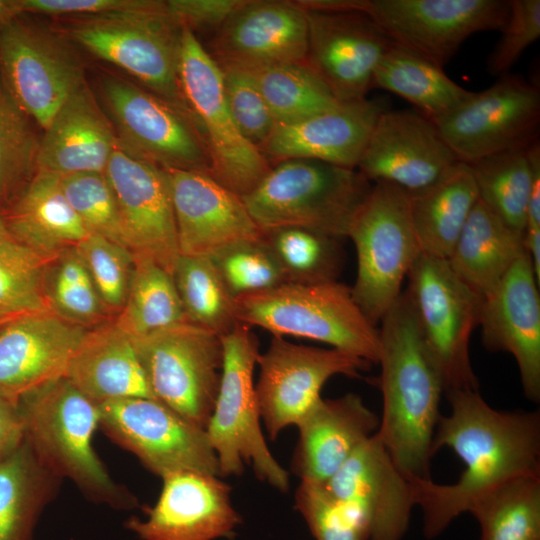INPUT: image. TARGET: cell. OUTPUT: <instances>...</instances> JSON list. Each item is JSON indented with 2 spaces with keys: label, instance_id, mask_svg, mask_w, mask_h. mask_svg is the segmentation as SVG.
<instances>
[{
  "label": "cell",
  "instance_id": "1",
  "mask_svg": "<svg viewBox=\"0 0 540 540\" xmlns=\"http://www.w3.org/2000/svg\"><path fill=\"white\" fill-rule=\"evenodd\" d=\"M451 410L440 416L432 442L433 455L451 449L464 469L455 483L413 477L423 535L434 539L489 490L514 478L540 474V413L499 411L478 390L445 393Z\"/></svg>",
  "mask_w": 540,
  "mask_h": 540
},
{
  "label": "cell",
  "instance_id": "2",
  "mask_svg": "<svg viewBox=\"0 0 540 540\" xmlns=\"http://www.w3.org/2000/svg\"><path fill=\"white\" fill-rule=\"evenodd\" d=\"M380 323L382 413L376 434L402 471L429 479L443 381L405 292Z\"/></svg>",
  "mask_w": 540,
  "mask_h": 540
},
{
  "label": "cell",
  "instance_id": "3",
  "mask_svg": "<svg viewBox=\"0 0 540 540\" xmlns=\"http://www.w3.org/2000/svg\"><path fill=\"white\" fill-rule=\"evenodd\" d=\"M18 405L24 439L45 467L71 480L94 502L118 510L139 506L135 496L112 479L94 450L98 405L67 378L28 394Z\"/></svg>",
  "mask_w": 540,
  "mask_h": 540
},
{
  "label": "cell",
  "instance_id": "4",
  "mask_svg": "<svg viewBox=\"0 0 540 540\" xmlns=\"http://www.w3.org/2000/svg\"><path fill=\"white\" fill-rule=\"evenodd\" d=\"M371 189L357 168L296 158L273 164L242 199L261 231L294 226L341 240Z\"/></svg>",
  "mask_w": 540,
  "mask_h": 540
},
{
  "label": "cell",
  "instance_id": "5",
  "mask_svg": "<svg viewBox=\"0 0 540 540\" xmlns=\"http://www.w3.org/2000/svg\"><path fill=\"white\" fill-rule=\"evenodd\" d=\"M239 323L273 336H293L328 344L377 363L379 328L355 302L351 288L338 281L298 284L235 298Z\"/></svg>",
  "mask_w": 540,
  "mask_h": 540
},
{
  "label": "cell",
  "instance_id": "6",
  "mask_svg": "<svg viewBox=\"0 0 540 540\" xmlns=\"http://www.w3.org/2000/svg\"><path fill=\"white\" fill-rule=\"evenodd\" d=\"M223 365L218 393L205 431L218 462L219 476L240 475L251 465L257 478L285 492L288 472L271 453L261 428L254 383L259 344L239 323L221 337Z\"/></svg>",
  "mask_w": 540,
  "mask_h": 540
},
{
  "label": "cell",
  "instance_id": "7",
  "mask_svg": "<svg viewBox=\"0 0 540 540\" xmlns=\"http://www.w3.org/2000/svg\"><path fill=\"white\" fill-rule=\"evenodd\" d=\"M76 20L69 27L75 42L125 70L192 119L179 82L182 27L168 12L166 1L151 0L139 10Z\"/></svg>",
  "mask_w": 540,
  "mask_h": 540
},
{
  "label": "cell",
  "instance_id": "8",
  "mask_svg": "<svg viewBox=\"0 0 540 540\" xmlns=\"http://www.w3.org/2000/svg\"><path fill=\"white\" fill-rule=\"evenodd\" d=\"M357 256L352 296L376 326L401 296L404 279L421 253L409 194L377 182L354 217L348 236Z\"/></svg>",
  "mask_w": 540,
  "mask_h": 540
},
{
  "label": "cell",
  "instance_id": "9",
  "mask_svg": "<svg viewBox=\"0 0 540 540\" xmlns=\"http://www.w3.org/2000/svg\"><path fill=\"white\" fill-rule=\"evenodd\" d=\"M405 291L425 344L440 372L444 393L478 390L469 343L479 324L482 297L451 269L447 259L421 252Z\"/></svg>",
  "mask_w": 540,
  "mask_h": 540
},
{
  "label": "cell",
  "instance_id": "10",
  "mask_svg": "<svg viewBox=\"0 0 540 540\" xmlns=\"http://www.w3.org/2000/svg\"><path fill=\"white\" fill-rule=\"evenodd\" d=\"M131 338L154 398L205 429L221 379V337L186 320Z\"/></svg>",
  "mask_w": 540,
  "mask_h": 540
},
{
  "label": "cell",
  "instance_id": "11",
  "mask_svg": "<svg viewBox=\"0 0 540 540\" xmlns=\"http://www.w3.org/2000/svg\"><path fill=\"white\" fill-rule=\"evenodd\" d=\"M179 82L211 164V176L240 197L251 192L271 164L239 132L224 95L219 65L190 29L182 27Z\"/></svg>",
  "mask_w": 540,
  "mask_h": 540
},
{
  "label": "cell",
  "instance_id": "12",
  "mask_svg": "<svg viewBox=\"0 0 540 540\" xmlns=\"http://www.w3.org/2000/svg\"><path fill=\"white\" fill-rule=\"evenodd\" d=\"M432 121L457 161L471 164L539 140L540 92L509 73Z\"/></svg>",
  "mask_w": 540,
  "mask_h": 540
},
{
  "label": "cell",
  "instance_id": "13",
  "mask_svg": "<svg viewBox=\"0 0 540 540\" xmlns=\"http://www.w3.org/2000/svg\"><path fill=\"white\" fill-rule=\"evenodd\" d=\"M99 426L161 479L178 473L219 476L205 429L156 399L125 398L98 405Z\"/></svg>",
  "mask_w": 540,
  "mask_h": 540
},
{
  "label": "cell",
  "instance_id": "14",
  "mask_svg": "<svg viewBox=\"0 0 540 540\" xmlns=\"http://www.w3.org/2000/svg\"><path fill=\"white\" fill-rule=\"evenodd\" d=\"M372 363L335 349L298 345L273 336L257 360L255 384L261 421L275 440L289 426H297L322 399L321 390L336 375L358 378Z\"/></svg>",
  "mask_w": 540,
  "mask_h": 540
},
{
  "label": "cell",
  "instance_id": "15",
  "mask_svg": "<svg viewBox=\"0 0 540 540\" xmlns=\"http://www.w3.org/2000/svg\"><path fill=\"white\" fill-rule=\"evenodd\" d=\"M0 82L18 108L43 129L85 83L68 45L20 16L0 33Z\"/></svg>",
  "mask_w": 540,
  "mask_h": 540
},
{
  "label": "cell",
  "instance_id": "16",
  "mask_svg": "<svg viewBox=\"0 0 540 540\" xmlns=\"http://www.w3.org/2000/svg\"><path fill=\"white\" fill-rule=\"evenodd\" d=\"M104 100L118 131L119 144L163 169L211 175V164L193 120L147 90L118 78H106Z\"/></svg>",
  "mask_w": 540,
  "mask_h": 540
},
{
  "label": "cell",
  "instance_id": "17",
  "mask_svg": "<svg viewBox=\"0 0 540 540\" xmlns=\"http://www.w3.org/2000/svg\"><path fill=\"white\" fill-rule=\"evenodd\" d=\"M361 11L396 44L442 67L471 35L500 30L503 0H362Z\"/></svg>",
  "mask_w": 540,
  "mask_h": 540
},
{
  "label": "cell",
  "instance_id": "18",
  "mask_svg": "<svg viewBox=\"0 0 540 540\" xmlns=\"http://www.w3.org/2000/svg\"><path fill=\"white\" fill-rule=\"evenodd\" d=\"M104 174L117 200L128 249L172 275L180 252L167 171L119 144Z\"/></svg>",
  "mask_w": 540,
  "mask_h": 540
},
{
  "label": "cell",
  "instance_id": "19",
  "mask_svg": "<svg viewBox=\"0 0 540 540\" xmlns=\"http://www.w3.org/2000/svg\"><path fill=\"white\" fill-rule=\"evenodd\" d=\"M304 11L307 64L339 102L367 98L375 71L394 42L364 12Z\"/></svg>",
  "mask_w": 540,
  "mask_h": 540
},
{
  "label": "cell",
  "instance_id": "20",
  "mask_svg": "<svg viewBox=\"0 0 540 540\" xmlns=\"http://www.w3.org/2000/svg\"><path fill=\"white\" fill-rule=\"evenodd\" d=\"M458 163L435 123L422 113L384 110L370 134L357 169L371 182L416 193Z\"/></svg>",
  "mask_w": 540,
  "mask_h": 540
},
{
  "label": "cell",
  "instance_id": "21",
  "mask_svg": "<svg viewBox=\"0 0 540 540\" xmlns=\"http://www.w3.org/2000/svg\"><path fill=\"white\" fill-rule=\"evenodd\" d=\"M324 484L361 518L368 540H402L406 534L416 507L413 477L400 469L376 433Z\"/></svg>",
  "mask_w": 540,
  "mask_h": 540
},
{
  "label": "cell",
  "instance_id": "22",
  "mask_svg": "<svg viewBox=\"0 0 540 540\" xmlns=\"http://www.w3.org/2000/svg\"><path fill=\"white\" fill-rule=\"evenodd\" d=\"M156 503L145 517H131L126 529L141 540L232 539L241 517L230 486L218 475L178 473L162 479Z\"/></svg>",
  "mask_w": 540,
  "mask_h": 540
},
{
  "label": "cell",
  "instance_id": "23",
  "mask_svg": "<svg viewBox=\"0 0 540 540\" xmlns=\"http://www.w3.org/2000/svg\"><path fill=\"white\" fill-rule=\"evenodd\" d=\"M539 285L525 252L482 298L478 324L487 350L514 357L523 392L535 403L540 400Z\"/></svg>",
  "mask_w": 540,
  "mask_h": 540
},
{
  "label": "cell",
  "instance_id": "24",
  "mask_svg": "<svg viewBox=\"0 0 540 540\" xmlns=\"http://www.w3.org/2000/svg\"><path fill=\"white\" fill-rule=\"evenodd\" d=\"M87 331L56 310L18 317L0 329V394L19 403L65 378Z\"/></svg>",
  "mask_w": 540,
  "mask_h": 540
},
{
  "label": "cell",
  "instance_id": "25",
  "mask_svg": "<svg viewBox=\"0 0 540 540\" xmlns=\"http://www.w3.org/2000/svg\"><path fill=\"white\" fill-rule=\"evenodd\" d=\"M166 171L180 255L210 257L230 244L262 238L242 197L211 175L181 169Z\"/></svg>",
  "mask_w": 540,
  "mask_h": 540
},
{
  "label": "cell",
  "instance_id": "26",
  "mask_svg": "<svg viewBox=\"0 0 540 540\" xmlns=\"http://www.w3.org/2000/svg\"><path fill=\"white\" fill-rule=\"evenodd\" d=\"M307 19L294 1L243 0L212 36L218 64L242 68L305 61Z\"/></svg>",
  "mask_w": 540,
  "mask_h": 540
},
{
  "label": "cell",
  "instance_id": "27",
  "mask_svg": "<svg viewBox=\"0 0 540 540\" xmlns=\"http://www.w3.org/2000/svg\"><path fill=\"white\" fill-rule=\"evenodd\" d=\"M386 109L378 99L340 102L299 121L277 123L258 150L271 166L301 158L357 168L375 123Z\"/></svg>",
  "mask_w": 540,
  "mask_h": 540
},
{
  "label": "cell",
  "instance_id": "28",
  "mask_svg": "<svg viewBox=\"0 0 540 540\" xmlns=\"http://www.w3.org/2000/svg\"><path fill=\"white\" fill-rule=\"evenodd\" d=\"M378 426L379 417L359 395L322 398L296 426L292 471L300 480L327 482Z\"/></svg>",
  "mask_w": 540,
  "mask_h": 540
},
{
  "label": "cell",
  "instance_id": "29",
  "mask_svg": "<svg viewBox=\"0 0 540 540\" xmlns=\"http://www.w3.org/2000/svg\"><path fill=\"white\" fill-rule=\"evenodd\" d=\"M44 131L37 170L60 176L103 173L119 145L112 125L85 83L64 102Z\"/></svg>",
  "mask_w": 540,
  "mask_h": 540
},
{
  "label": "cell",
  "instance_id": "30",
  "mask_svg": "<svg viewBox=\"0 0 540 540\" xmlns=\"http://www.w3.org/2000/svg\"><path fill=\"white\" fill-rule=\"evenodd\" d=\"M65 378L97 405L125 398L155 399L131 336L115 323L87 331Z\"/></svg>",
  "mask_w": 540,
  "mask_h": 540
},
{
  "label": "cell",
  "instance_id": "31",
  "mask_svg": "<svg viewBox=\"0 0 540 540\" xmlns=\"http://www.w3.org/2000/svg\"><path fill=\"white\" fill-rule=\"evenodd\" d=\"M7 230L19 243L55 260L89 235L64 195L60 175L42 170L15 204Z\"/></svg>",
  "mask_w": 540,
  "mask_h": 540
},
{
  "label": "cell",
  "instance_id": "32",
  "mask_svg": "<svg viewBox=\"0 0 540 540\" xmlns=\"http://www.w3.org/2000/svg\"><path fill=\"white\" fill-rule=\"evenodd\" d=\"M525 252L524 233L508 226L478 200L447 261L483 298Z\"/></svg>",
  "mask_w": 540,
  "mask_h": 540
},
{
  "label": "cell",
  "instance_id": "33",
  "mask_svg": "<svg viewBox=\"0 0 540 540\" xmlns=\"http://www.w3.org/2000/svg\"><path fill=\"white\" fill-rule=\"evenodd\" d=\"M478 200L471 169L462 162L433 185L409 194L411 219L421 252L448 259Z\"/></svg>",
  "mask_w": 540,
  "mask_h": 540
},
{
  "label": "cell",
  "instance_id": "34",
  "mask_svg": "<svg viewBox=\"0 0 540 540\" xmlns=\"http://www.w3.org/2000/svg\"><path fill=\"white\" fill-rule=\"evenodd\" d=\"M61 481L38 460L25 439L0 461V540H32Z\"/></svg>",
  "mask_w": 540,
  "mask_h": 540
},
{
  "label": "cell",
  "instance_id": "35",
  "mask_svg": "<svg viewBox=\"0 0 540 540\" xmlns=\"http://www.w3.org/2000/svg\"><path fill=\"white\" fill-rule=\"evenodd\" d=\"M375 87L402 97L431 120L449 113L472 94L450 79L442 67L396 43L375 71Z\"/></svg>",
  "mask_w": 540,
  "mask_h": 540
},
{
  "label": "cell",
  "instance_id": "36",
  "mask_svg": "<svg viewBox=\"0 0 540 540\" xmlns=\"http://www.w3.org/2000/svg\"><path fill=\"white\" fill-rule=\"evenodd\" d=\"M467 513L479 540H540V474L509 480L479 496Z\"/></svg>",
  "mask_w": 540,
  "mask_h": 540
},
{
  "label": "cell",
  "instance_id": "37",
  "mask_svg": "<svg viewBox=\"0 0 540 540\" xmlns=\"http://www.w3.org/2000/svg\"><path fill=\"white\" fill-rule=\"evenodd\" d=\"M530 146L497 153L468 164L479 200L504 223L521 233L525 231L531 189Z\"/></svg>",
  "mask_w": 540,
  "mask_h": 540
},
{
  "label": "cell",
  "instance_id": "38",
  "mask_svg": "<svg viewBox=\"0 0 540 540\" xmlns=\"http://www.w3.org/2000/svg\"><path fill=\"white\" fill-rule=\"evenodd\" d=\"M186 320L172 275L151 260L134 257L127 297L115 324L139 337Z\"/></svg>",
  "mask_w": 540,
  "mask_h": 540
},
{
  "label": "cell",
  "instance_id": "39",
  "mask_svg": "<svg viewBox=\"0 0 540 540\" xmlns=\"http://www.w3.org/2000/svg\"><path fill=\"white\" fill-rule=\"evenodd\" d=\"M245 69L254 79L276 123L296 122L340 103L306 61Z\"/></svg>",
  "mask_w": 540,
  "mask_h": 540
},
{
  "label": "cell",
  "instance_id": "40",
  "mask_svg": "<svg viewBox=\"0 0 540 540\" xmlns=\"http://www.w3.org/2000/svg\"><path fill=\"white\" fill-rule=\"evenodd\" d=\"M172 277L188 321L220 337L239 324L235 297L209 257L180 255Z\"/></svg>",
  "mask_w": 540,
  "mask_h": 540
},
{
  "label": "cell",
  "instance_id": "41",
  "mask_svg": "<svg viewBox=\"0 0 540 540\" xmlns=\"http://www.w3.org/2000/svg\"><path fill=\"white\" fill-rule=\"evenodd\" d=\"M262 238L278 261L287 283L337 281L343 262L340 239L294 226L262 231Z\"/></svg>",
  "mask_w": 540,
  "mask_h": 540
},
{
  "label": "cell",
  "instance_id": "42",
  "mask_svg": "<svg viewBox=\"0 0 540 540\" xmlns=\"http://www.w3.org/2000/svg\"><path fill=\"white\" fill-rule=\"evenodd\" d=\"M43 256L14 238H0V312L14 317L55 310L47 292Z\"/></svg>",
  "mask_w": 540,
  "mask_h": 540
},
{
  "label": "cell",
  "instance_id": "43",
  "mask_svg": "<svg viewBox=\"0 0 540 540\" xmlns=\"http://www.w3.org/2000/svg\"><path fill=\"white\" fill-rule=\"evenodd\" d=\"M209 258L235 298L287 283L278 261L263 238L230 244Z\"/></svg>",
  "mask_w": 540,
  "mask_h": 540
},
{
  "label": "cell",
  "instance_id": "44",
  "mask_svg": "<svg viewBox=\"0 0 540 540\" xmlns=\"http://www.w3.org/2000/svg\"><path fill=\"white\" fill-rule=\"evenodd\" d=\"M64 195L89 234L128 249L115 194L104 172L60 176Z\"/></svg>",
  "mask_w": 540,
  "mask_h": 540
},
{
  "label": "cell",
  "instance_id": "45",
  "mask_svg": "<svg viewBox=\"0 0 540 540\" xmlns=\"http://www.w3.org/2000/svg\"><path fill=\"white\" fill-rule=\"evenodd\" d=\"M294 500L315 540H368L361 518L324 483L300 480Z\"/></svg>",
  "mask_w": 540,
  "mask_h": 540
},
{
  "label": "cell",
  "instance_id": "46",
  "mask_svg": "<svg viewBox=\"0 0 540 540\" xmlns=\"http://www.w3.org/2000/svg\"><path fill=\"white\" fill-rule=\"evenodd\" d=\"M74 250L86 266L102 303L112 308L123 307L134 265L132 252L95 234H89Z\"/></svg>",
  "mask_w": 540,
  "mask_h": 540
},
{
  "label": "cell",
  "instance_id": "47",
  "mask_svg": "<svg viewBox=\"0 0 540 540\" xmlns=\"http://www.w3.org/2000/svg\"><path fill=\"white\" fill-rule=\"evenodd\" d=\"M39 146L28 117L0 82V197L16 180L34 176Z\"/></svg>",
  "mask_w": 540,
  "mask_h": 540
},
{
  "label": "cell",
  "instance_id": "48",
  "mask_svg": "<svg viewBox=\"0 0 540 540\" xmlns=\"http://www.w3.org/2000/svg\"><path fill=\"white\" fill-rule=\"evenodd\" d=\"M218 65L225 99L235 125L241 135L258 149L272 133L276 120L248 70L230 64Z\"/></svg>",
  "mask_w": 540,
  "mask_h": 540
},
{
  "label": "cell",
  "instance_id": "49",
  "mask_svg": "<svg viewBox=\"0 0 540 540\" xmlns=\"http://www.w3.org/2000/svg\"><path fill=\"white\" fill-rule=\"evenodd\" d=\"M65 253L55 273L50 293L54 309L76 323L92 321L101 315L102 301L74 248Z\"/></svg>",
  "mask_w": 540,
  "mask_h": 540
},
{
  "label": "cell",
  "instance_id": "50",
  "mask_svg": "<svg viewBox=\"0 0 540 540\" xmlns=\"http://www.w3.org/2000/svg\"><path fill=\"white\" fill-rule=\"evenodd\" d=\"M500 37L487 58L490 74L510 73L522 53L540 37V1H509V13Z\"/></svg>",
  "mask_w": 540,
  "mask_h": 540
},
{
  "label": "cell",
  "instance_id": "51",
  "mask_svg": "<svg viewBox=\"0 0 540 540\" xmlns=\"http://www.w3.org/2000/svg\"><path fill=\"white\" fill-rule=\"evenodd\" d=\"M151 0H20L23 13L85 18L125 13L146 7Z\"/></svg>",
  "mask_w": 540,
  "mask_h": 540
},
{
  "label": "cell",
  "instance_id": "52",
  "mask_svg": "<svg viewBox=\"0 0 540 540\" xmlns=\"http://www.w3.org/2000/svg\"><path fill=\"white\" fill-rule=\"evenodd\" d=\"M243 0H167L168 12L181 26L215 33Z\"/></svg>",
  "mask_w": 540,
  "mask_h": 540
},
{
  "label": "cell",
  "instance_id": "53",
  "mask_svg": "<svg viewBox=\"0 0 540 540\" xmlns=\"http://www.w3.org/2000/svg\"><path fill=\"white\" fill-rule=\"evenodd\" d=\"M24 441L19 405L0 394V461L12 454Z\"/></svg>",
  "mask_w": 540,
  "mask_h": 540
},
{
  "label": "cell",
  "instance_id": "54",
  "mask_svg": "<svg viewBox=\"0 0 540 540\" xmlns=\"http://www.w3.org/2000/svg\"><path fill=\"white\" fill-rule=\"evenodd\" d=\"M21 14L20 0H0V33Z\"/></svg>",
  "mask_w": 540,
  "mask_h": 540
},
{
  "label": "cell",
  "instance_id": "55",
  "mask_svg": "<svg viewBox=\"0 0 540 540\" xmlns=\"http://www.w3.org/2000/svg\"><path fill=\"white\" fill-rule=\"evenodd\" d=\"M9 231L7 230L6 225L3 220L0 218V238H11ZM13 238V237H12Z\"/></svg>",
  "mask_w": 540,
  "mask_h": 540
},
{
  "label": "cell",
  "instance_id": "56",
  "mask_svg": "<svg viewBox=\"0 0 540 540\" xmlns=\"http://www.w3.org/2000/svg\"><path fill=\"white\" fill-rule=\"evenodd\" d=\"M18 317L7 315L3 312H0V325H6L7 323L11 322L12 320L16 319Z\"/></svg>",
  "mask_w": 540,
  "mask_h": 540
}]
</instances>
